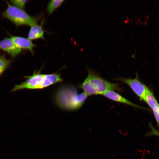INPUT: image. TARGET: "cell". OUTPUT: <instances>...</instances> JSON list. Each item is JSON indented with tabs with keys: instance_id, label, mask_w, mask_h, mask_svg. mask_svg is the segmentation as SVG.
I'll use <instances>...</instances> for the list:
<instances>
[{
	"instance_id": "6da1fadb",
	"label": "cell",
	"mask_w": 159,
	"mask_h": 159,
	"mask_svg": "<svg viewBox=\"0 0 159 159\" xmlns=\"http://www.w3.org/2000/svg\"><path fill=\"white\" fill-rule=\"evenodd\" d=\"M88 96L84 92L78 93L73 86L65 85L58 90L54 99L56 103L61 108L73 111L80 108Z\"/></svg>"
},
{
	"instance_id": "7a4b0ae2",
	"label": "cell",
	"mask_w": 159,
	"mask_h": 159,
	"mask_svg": "<svg viewBox=\"0 0 159 159\" xmlns=\"http://www.w3.org/2000/svg\"><path fill=\"white\" fill-rule=\"evenodd\" d=\"M87 78L80 87L88 96L102 95L109 90H120L118 84L108 81L90 69L87 68Z\"/></svg>"
},
{
	"instance_id": "3957f363",
	"label": "cell",
	"mask_w": 159,
	"mask_h": 159,
	"mask_svg": "<svg viewBox=\"0 0 159 159\" xmlns=\"http://www.w3.org/2000/svg\"><path fill=\"white\" fill-rule=\"evenodd\" d=\"M25 77L26 80L16 85L12 89V92L23 89H42L63 80L59 73L44 74L39 71L37 72L35 71L32 75Z\"/></svg>"
},
{
	"instance_id": "277c9868",
	"label": "cell",
	"mask_w": 159,
	"mask_h": 159,
	"mask_svg": "<svg viewBox=\"0 0 159 159\" xmlns=\"http://www.w3.org/2000/svg\"><path fill=\"white\" fill-rule=\"evenodd\" d=\"M7 7L2 13L3 17L6 18L16 26L27 25L32 26L37 24V19L30 16L23 9L11 5L5 1Z\"/></svg>"
},
{
	"instance_id": "5b68a950",
	"label": "cell",
	"mask_w": 159,
	"mask_h": 159,
	"mask_svg": "<svg viewBox=\"0 0 159 159\" xmlns=\"http://www.w3.org/2000/svg\"><path fill=\"white\" fill-rule=\"evenodd\" d=\"M117 80L128 85L141 100H144L147 87L140 81L137 75L133 79L120 78Z\"/></svg>"
},
{
	"instance_id": "8992f818",
	"label": "cell",
	"mask_w": 159,
	"mask_h": 159,
	"mask_svg": "<svg viewBox=\"0 0 159 159\" xmlns=\"http://www.w3.org/2000/svg\"><path fill=\"white\" fill-rule=\"evenodd\" d=\"M10 39L16 47L20 49H27L32 54H34L33 49L36 45L34 44L31 40L28 38L19 37L14 36L9 34Z\"/></svg>"
},
{
	"instance_id": "52a82bcc",
	"label": "cell",
	"mask_w": 159,
	"mask_h": 159,
	"mask_svg": "<svg viewBox=\"0 0 159 159\" xmlns=\"http://www.w3.org/2000/svg\"><path fill=\"white\" fill-rule=\"evenodd\" d=\"M0 49L12 57L16 56L21 52V49L16 47L10 38L7 37L0 41Z\"/></svg>"
},
{
	"instance_id": "ba28073f",
	"label": "cell",
	"mask_w": 159,
	"mask_h": 159,
	"mask_svg": "<svg viewBox=\"0 0 159 159\" xmlns=\"http://www.w3.org/2000/svg\"><path fill=\"white\" fill-rule=\"evenodd\" d=\"M102 95L116 102L124 103L137 107L141 108H142V107L131 102L114 90H108L104 93Z\"/></svg>"
},
{
	"instance_id": "9c48e42d",
	"label": "cell",
	"mask_w": 159,
	"mask_h": 159,
	"mask_svg": "<svg viewBox=\"0 0 159 159\" xmlns=\"http://www.w3.org/2000/svg\"><path fill=\"white\" fill-rule=\"evenodd\" d=\"M144 100L152 109L153 111L159 110V104L153 93L148 87Z\"/></svg>"
},
{
	"instance_id": "30bf717a",
	"label": "cell",
	"mask_w": 159,
	"mask_h": 159,
	"mask_svg": "<svg viewBox=\"0 0 159 159\" xmlns=\"http://www.w3.org/2000/svg\"><path fill=\"white\" fill-rule=\"evenodd\" d=\"M44 31L42 26L36 24L31 27L28 34V39L30 40L44 38Z\"/></svg>"
},
{
	"instance_id": "8fae6325",
	"label": "cell",
	"mask_w": 159,
	"mask_h": 159,
	"mask_svg": "<svg viewBox=\"0 0 159 159\" xmlns=\"http://www.w3.org/2000/svg\"><path fill=\"white\" fill-rule=\"evenodd\" d=\"M11 62L3 54L0 55V75L8 67Z\"/></svg>"
},
{
	"instance_id": "7c38bea8",
	"label": "cell",
	"mask_w": 159,
	"mask_h": 159,
	"mask_svg": "<svg viewBox=\"0 0 159 159\" xmlns=\"http://www.w3.org/2000/svg\"><path fill=\"white\" fill-rule=\"evenodd\" d=\"M64 1L63 0H53L48 3L47 10L49 15L51 14L54 11L59 7Z\"/></svg>"
},
{
	"instance_id": "4fadbf2b",
	"label": "cell",
	"mask_w": 159,
	"mask_h": 159,
	"mask_svg": "<svg viewBox=\"0 0 159 159\" xmlns=\"http://www.w3.org/2000/svg\"><path fill=\"white\" fill-rule=\"evenodd\" d=\"M27 0H13L10 1V2L14 6L19 8L23 9L25 8V4Z\"/></svg>"
},
{
	"instance_id": "5bb4252c",
	"label": "cell",
	"mask_w": 159,
	"mask_h": 159,
	"mask_svg": "<svg viewBox=\"0 0 159 159\" xmlns=\"http://www.w3.org/2000/svg\"><path fill=\"white\" fill-rule=\"evenodd\" d=\"M149 126L151 128V131L146 134L147 135H155L159 137V132L157 130L151 123L149 124Z\"/></svg>"
},
{
	"instance_id": "9a60e30c",
	"label": "cell",
	"mask_w": 159,
	"mask_h": 159,
	"mask_svg": "<svg viewBox=\"0 0 159 159\" xmlns=\"http://www.w3.org/2000/svg\"><path fill=\"white\" fill-rule=\"evenodd\" d=\"M155 117L157 122L159 129V110L153 111Z\"/></svg>"
}]
</instances>
